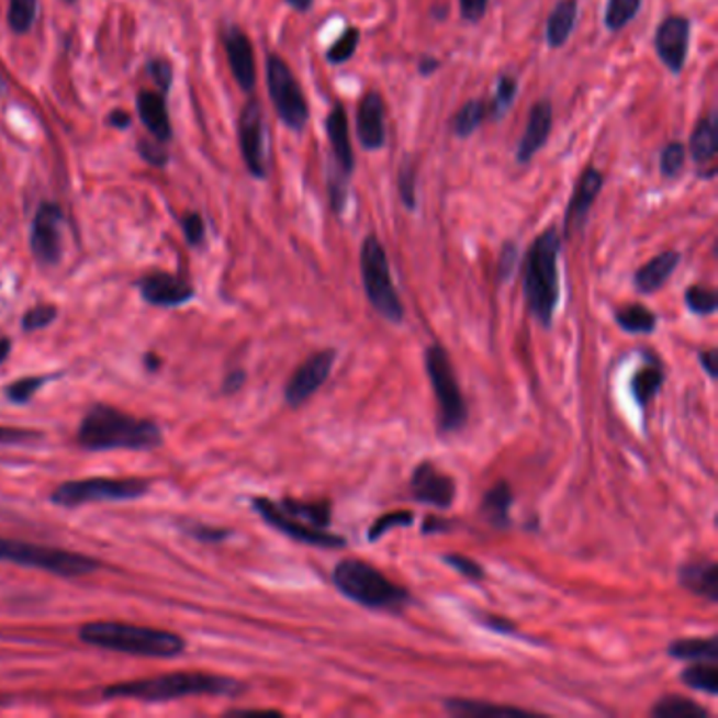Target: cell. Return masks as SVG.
<instances>
[{
	"label": "cell",
	"mask_w": 718,
	"mask_h": 718,
	"mask_svg": "<svg viewBox=\"0 0 718 718\" xmlns=\"http://www.w3.org/2000/svg\"><path fill=\"white\" fill-rule=\"evenodd\" d=\"M563 247V236L557 226H550L531 243L525 270H523V289L531 316L541 327H550L554 312L561 300V274H559V256Z\"/></svg>",
	"instance_id": "6da1fadb"
},
{
	"label": "cell",
	"mask_w": 718,
	"mask_h": 718,
	"mask_svg": "<svg viewBox=\"0 0 718 718\" xmlns=\"http://www.w3.org/2000/svg\"><path fill=\"white\" fill-rule=\"evenodd\" d=\"M78 445L89 451L131 449L146 451L162 442L160 428L150 419L133 417L125 411L96 405L78 426Z\"/></svg>",
	"instance_id": "7a4b0ae2"
},
{
	"label": "cell",
	"mask_w": 718,
	"mask_h": 718,
	"mask_svg": "<svg viewBox=\"0 0 718 718\" xmlns=\"http://www.w3.org/2000/svg\"><path fill=\"white\" fill-rule=\"evenodd\" d=\"M80 641L142 658H176L186 649V641L176 632L123 621L85 624L80 628Z\"/></svg>",
	"instance_id": "3957f363"
},
{
	"label": "cell",
	"mask_w": 718,
	"mask_h": 718,
	"mask_svg": "<svg viewBox=\"0 0 718 718\" xmlns=\"http://www.w3.org/2000/svg\"><path fill=\"white\" fill-rule=\"evenodd\" d=\"M240 692H243V683L228 676H217L206 672H173V674L119 683L108 687L103 695L133 697L142 702H169L188 695H236Z\"/></svg>",
	"instance_id": "277c9868"
},
{
	"label": "cell",
	"mask_w": 718,
	"mask_h": 718,
	"mask_svg": "<svg viewBox=\"0 0 718 718\" xmlns=\"http://www.w3.org/2000/svg\"><path fill=\"white\" fill-rule=\"evenodd\" d=\"M334 584L341 594L369 609H401L411 603L410 592L359 559L339 561L334 569Z\"/></svg>",
	"instance_id": "5b68a950"
},
{
	"label": "cell",
	"mask_w": 718,
	"mask_h": 718,
	"mask_svg": "<svg viewBox=\"0 0 718 718\" xmlns=\"http://www.w3.org/2000/svg\"><path fill=\"white\" fill-rule=\"evenodd\" d=\"M360 277L367 300L375 312L390 323H403L405 308L392 281L384 245L375 234H369L360 245Z\"/></svg>",
	"instance_id": "8992f818"
},
{
	"label": "cell",
	"mask_w": 718,
	"mask_h": 718,
	"mask_svg": "<svg viewBox=\"0 0 718 718\" xmlns=\"http://www.w3.org/2000/svg\"><path fill=\"white\" fill-rule=\"evenodd\" d=\"M0 563L24 564L61 577H80L100 569V561L78 552L7 538H0Z\"/></svg>",
	"instance_id": "52a82bcc"
},
{
	"label": "cell",
	"mask_w": 718,
	"mask_h": 718,
	"mask_svg": "<svg viewBox=\"0 0 718 718\" xmlns=\"http://www.w3.org/2000/svg\"><path fill=\"white\" fill-rule=\"evenodd\" d=\"M426 373L437 396L440 433H460L468 422V410L451 360L440 346H430L426 350Z\"/></svg>",
	"instance_id": "ba28073f"
},
{
	"label": "cell",
	"mask_w": 718,
	"mask_h": 718,
	"mask_svg": "<svg viewBox=\"0 0 718 718\" xmlns=\"http://www.w3.org/2000/svg\"><path fill=\"white\" fill-rule=\"evenodd\" d=\"M266 82L268 96L274 103L282 125L295 133H302L310 119L308 100L298 78L293 77L289 64L277 53H270L266 59Z\"/></svg>",
	"instance_id": "9c48e42d"
},
{
	"label": "cell",
	"mask_w": 718,
	"mask_h": 718,
	"mask_svg": "<svg viewBox=\"0 0 718 718\" xmlns=\"http://www.w3.org/2000/svg\"><path fill=\"white\" fill-rule=\"evenodd\" d=\"M327 128V139L332 146V167L327 171V188H329V203L334 209L335 215H341L348 201V183L352 178L355 169V155H352V144H350V133H348V116L344 108L337 103L332 108L325 121Z\"/></svg>",
	"instance_id": "30bf717a"
},
{
	"label": "cell",
	"mask_w": 718,
	"mask_h": 718,
	"mask_svg": "<svg viewBox=\"0 0 718 718\" xmlns=\"http://www.w3.org/2000/svg\"><path fill=\"white\" fill-rule=\"evenodd\" d=\"M148 493V483L137 479H87L70 481L55 489L52 493L53 504L75 508L93 502H125L137 500Z\"/></svg>",
	"instance_id": "8fae6325"
},
{
	"label": "cell",
	"mask_w": 718,
	"mask_h": 718,
	"mask_svg": "<svg viewBox=\"0 0 718 718\" xmlns=\"http://www.w3.org/2000/svg\"><path fill=\"white\" fill-rule=\"evenodd\" d=\"M238 146L247 171L256 180L268 178V128L261 103H245L238 116Z\"/></svg>",
	"instance_id": "7c38bea8"
},
{
	"label": "cell",
	"mask_w": 718,
	"mask_h": 718,
	"mask_svg": "<svg viewBox=\"0 0 718 718\" xmlns=\"http://www.w3.org/2000/svg\"><path fill=\"white\" fill-rule=\"evenodd\" d=\"M64 209L45 201L41 203L30 228V249L41 266H55L64 254Z\"/></svg>",
	"instance_id": "4fadbf2b"
},
{
	"label": "cell",
	"mask_w": 718,
	"mask_h": 718,
	"mask_svg": "<svg viewBox=\"0 0 718 718\" xmlns=\"http://www.w3.org/2000/svg\"><path fill=\"white\" fill-rule=\"evenodd\" d=\"M254 508L270 527L279 529L281 534L300 541V543H308L316 548H344L346 546V539L341 536L329 534L327 529L312 527V525H306V523L289 516L277 502H272L268 497H256Z\"/></svg>",
	"instance_id": "5bb4252c"
},
{
	"label": "cell",
	"mask_w": 718,
	"mask_h": 718,
	"mask_svg": "<svg viewBox=\"0 0 718 718\" xmlns=\"http://www.w3.org/2000/svg\"><path fill=\"white\" fill-rule=\"evenodd\" d=\"M692 41V22L683 15H667L655 32V53L660 61L672 75H678L685 68L687 53Z\"/></svg>",
	"instance_id": "9a60e30c"
},
{
	"label": "cell",
	"mask_w": 718,
	"mask_h": 718,
	"mask_svg": "<svg viewBox=\"0 0 718 718\" xmlns=\"http://www.w3.org/2000/svg\"><path fill=\"white\" fill-rule=\"evenodd\" d=\"M335 350L327 348L312 355L302 367L291 375L289 384L284 388V399L291 407H300L308 401L310 396L327 382L334 369Z\"/></svg>",
	"instance_id": "2e32d148"
},
{
	"label": "cell",
	"mask_w": 718,
	"mask_h": 718,
	"mask_svg": "<svg viewBox=\"0 0 718 718\" xmlns=\"http://www.w3.org/2000/svg\"><path fill=\"white\" fill-rule=\"evenodd\" d=\"M603 183H605V176L594 167H588L580 176V180L573 188V194L569 199L566 211H564V236L566 238H573L586 231L592 205H594L596 197L601 194Z\"/></svg>",
	"instance_id": "e0dca14e"
},
{
	"label": "cell",
	"mask_w": 718,
	"mask_h": 718,
	"mask_svg": "<svg viewBox=\"0 0 718 718\" xmlns=\"http://www.w3.org/2000/svg\"><path fill=\"white\" fill-rule=\"evenodd\" d=\"M411 493L417 502L435 508H449L456 500V481L433 462H422L411 474Z\"/></svg>",
	"instance_id": "ac0fdd59"
},
{
	"label": "cell",
	"mask_w": 718,
	"mask_h": 718,
	"mask_svg": "<svg viewBox=\"0 0 718 718\" xmlns=\"http://www.w3.org/2000/svg\"><path fill=\"white\" fill-rule=\"evenodd\" d=\"M222 43H224L232 77L236 80V85L245 93H251L256 87L257 72L256 53H254V45H251L249 36L240 27L231 24L222 30Z\"/></svg>",
	"instance_id": "d6986e66"
},
{
	"label": "cell",
	"mask_w": 718,
	"mask_h": 718,
	"mask_svg": "<svg viewBox=\"0 0 718 718\" xmlns=\"http://www.w3.org/2000/svg\"><path fill=\"white\" fill-rule=\"evenodd\" d=\"M357 135L360 146L378 153L385 146V103L378 91H367L357 108Z\"/></svg>",
	"instance_id": "ffe728a7"
},
{
	"label": "cell",
	"mask_w": 718,
	"mask_h": 718,
	"mask_svg": "<svg viewBox=\"0 0 718 718\" xmlns=\"http://www.w3.org/2000/svg\"><path fill=\"white\" fill-rule=\"evenodd\" d=\"M137 287L148 304L162 308H176L194 298V287L169 272H150L139 279Z\"/></svg>",
	"instance_id": "44dd1931"
},
{
	"label": "cell",
	"mask_w": 718,
	"mask_h": 718,
	"mask_svg": "<svg viewBox=\"0 0 718 718\" xmlns=\"http://www.w3.org/2000/svg\"><path fill=\"white\" fill-rule=\"evenodd\" d=\"M552 119H554V108L548 100H541L529 110L527 127L516 146V160L520 165H527L534 160V156L548 144L550 131H552Z\"/></svg>",
	"instance_id": "7402d4cb"
},
{
	"label": "cell",
	"mask_w": 718,
	"mask_h": 718,
	"mask_svg": "<svg viewBox=\"0 0 718 718\" xmlns=\"http://www.w3.org/2000/svg\"><path fill=\"white\" fill-rule=\"evenodd\" d=\"M137 114L144 127L148 128L150 137L167 144L173 137V127L169 119V110L165 96L160 91H139L137 93Z\"/></svg>",
	"instance_id": "603a6c76"
},
{
	"label": "cell",
	"mask_w": 718,
	"mask_h": 718,
	"mask_svg": "<svg viewBox=\"0 0 718 718\" xmlns=\"http://www.w3.org/2000/svg\"><path fill=\"white\" fill-rule=\"evenodd\" d=\"M678 582L683 588L693 592L695 596L706 598L708 603L718 601V564L715 561H689L681 564Z\"/></svg>",
	"instance_id": "cb8c5ba5"
},
{
	"label": "cell",
	"mask_w": 718,
	"mask_h": 718,
	"mask_svg": "<svg viewBox=\"0 0 718 718\" xmlns=\"http://www.w3.org/2000/svg\"><path fill=\"white\" fill-rule=\"evenodd\" d=\"M681 263L678 251H664L653 259H649L635 274V284L641 293H655L660 291L667 279L674 274V270Z\"/></svg>",
	"instance_id": "d4e9b609"
},
{
	"label": "cell",
	"mask_w": 718,
	"mask_h": 718,
	"mask_svg": "<svg viewBox=\"0 0 718 718\" xmlns=\"http://www.w3.org/2000/svg\"><path fill=\"white\" fill-rule=\"evenodd\" d=\"M577 0H559L546 22V43L550 49H561L577 24Z\"/></svg>",
	"instance_id": "484cf974"
},
{
	"label": "cell",
	"mask_w": 718,
	"mask_h": 718,
	"mask_svg": "<svg viewBox=\"0 0 718 718\" xmlns=\"http://www.w3.org/2000/svg\"><path fill=\"white\" fill-rule=\"evenodd\" d=\"M718 150V121L717 112L710 110L704 114L697 125L693 128L692 139H689V153H692L695 162H710Z\"/></svg>",
	"instance_id": "4316f807"
},
{
	"label": "cell",
	"mask_w": 718,
	"mask_h": 718,
	"mask_svg": "<svg viewBox=\"0 0 718 718\" xmlns=\"http://www.w3.org/2000/svg\"><path fill=\"white\" fill-rule=\"evenodd\" d=\"M514 504L513 489L508 483H497L489 489L481 502V514L485 516V520L491 523L497 529H506L511 527V508Z\"/></svg>",
	"instance_id": "83f0119b"
},
{
	"label": "cell",
	"mask_w": 718,
	"mask_h": 718,
	"mask_svg": "<svg viewBox=\"0 0 718 718\" xmlns=\"http://www.w3.org/2000/svg\"><path fill=\"white\" fill-rule=\"evenodd\" d=\"M445 708L458 717H529L531 715L527 710L513 708V706H497V704L474 702V699H447Z\"/></svg>",
	"instance_id": "f1b7e54d"
},
{
	"label": "cell",
	"mask_w": 718,
	"mask_h": 718,
	"mask_svg": "<svg viewBox=\"0 0 718 718\" xmlns=\"http://www.w3.org/2000/svg\"><path fill=\"white\" fill-rule=\"evenodd\" d=\"M284 513L306 525L327 529L332 523V504L329 502H295V500H284L279 504Z\"/></svg>",
	"instance_id": "f546056e"
},
{
	"label": "cell",
	"mask_w": 718,
	"mask_h": 718,
	"mask_svg": "<svg viewBox=\"0 0 718 718\" xmlns=\"http://www.w3.org/2000/svg\"><path fill=\"white\" fill-rule=\"evenodd\" d=\"M653 718H710V713L699 706L697 702H693L689 697L683 695H667L662 697L653 710H651Z\"/></svg>",
	"instance_id": "4dcf8cb0"
},
{
	"label": "cell",
	"mask_w": 718,
	"mask_h": 718,
	"mask_svg": "<svg viewBox=\"0 0 718 718\" xmlns=\"http://www.w3.org/2000/svg\"><path fill=\"white\" fill-rule=\"evenodd\" d=\"M667 653L676 660H695V662H717L718 641L717 637L710 639H681L667 647Z\"/></svg>",
	"instance_id": "1f68e13d"
},
{
	"label": "cell",
	"mask_w": 718,
	"mask_h": 718,
	"mask_svg": "<svg viewBox=\"0 0 718 718\" xmlns=\"http://www.w3.org/2000/svg\"><path fill=\"white\" fill-rule=\"evenodd\" d=\"M617 325L628 334H653L658 327V316L653 310L642 304H630L616 312Z\"/></svg>",
	"instance_id": "d6a6232c"
},
{
	"label": "cell",
	"mask_w": 718,
	"mask_h": 718,
	"mask_svg": "<svg viewBox=\"0 0 718 718\" xmlns=\"http://www.w3.org/2000/svg\"><path fill=\"white\" fill-rule=\"evenodd\" d=\"M662 385H664V369L658 364H647L632 378V394L637 403L644 407L658 396Z\"/></svg>",
	"instance_id": "836d02e7"
},
{
	"label": "cell",
	"mask_w": 718,
	"mask_h": 718,
	"mask_svg": "<svg viewBox=\"0 0 718 718\" xmlns=\"http://www.w3.org/2000/svg\"><path fill=\"white\" fill-rule=\"evenodd\" d=\"M681 681L692 687L695 692L708 693V695H717L718 693V666L717 662H708L704 660L702 664H693L681 674Z\"/></svg>",
	"instance_id": "e575fe53"
},
{
	"label": "cell",
	"mask_w": 718,
	"mask_h": 718,
	"mask_svg": "<svg viewBox=\"0 0 718 718\" xmlns=\"http://www.w3.org/2000/svg\"><path fill=\"white\" fill-rule=\"evenodd\" d=\"M38 18V0H9L7 11V24L13 34L24 36L27 34Z\"/></svg>",
	"instance_id": "d590c367"
},
{
	"label": "cell",
	"mask_w": 718,
	"mask_h": 718,
	"mask_svg": "<svg viewBox=\"0 0 718 718\" xmlns=\"http://www.w3.org/2000/svg\"><path fill=\"white\" fill-rule=\"evenodd\" d=\"M487 114V105L481 100H470L463 103L462 108L456 112L451 128L458 137H470L476 128L483 125V119Z\"/></svg>",
	"instance_id": "8d00e7d4"
},
{
	"label": "cell",
	"mask_w": 718,
	"mask_h": 718,
	"mask_svg": "<svg viewBox=\"0 0 718 718\" xmlns=\"http://www.w3.org/2000/svg\"><path fill=\"white\" fill-rule=\"evenodd\" d=\"M642 0H607L605 26L609 32H619L628 26L641 11Z\"/></svg>",
	"instance_id": "74e56055"
},
{
	"label": "cell",
	"mask_w": 718,
	"mask_h": 718,
	"mask_svg": "<svg viewBox=\"0 0 718 718\" xmlns=\"http://www.w3.org/2000/svg\"><path fill=\"white\" fill-rule=\"evenodd\" d=\"M518 93V82L513 75H502L497 78V89H495V96L493 100L489 103V114L500 121L513 105L514 98Z\"/></svg>",
	"instance_id": "f35d334b"
},
{
	"label": "cell",
	"mask_w": 718,
	"mask_h": 718,
	"mask_svg": "<svg viewBox=\"0 0 718 718\" xmlns=\"http://www.w3.org/2000/svg\"><path fill=\"white\" fill-rule=\"evenodd\" d=\"M396 186H399V197H401L403 205L407 206L410 211H415L417 209V171H415V165L410 156L399 167Z\"/></svg>",
	"instance_id": "ab89813d"
},
{
	"label": "cell",
	"mask_w": 718,
	"mask_h": 718,
	"mask_svg": "<svg viewBox=\"0 0 718 718\" xmlns=\"http://www.w3.org/2000/svg\"><path fill=\"white\" fill-rule=\"evenodd\" d=\"M685 304L687 308L699 314V316H708L718 308V295L715 289L710 287H702V284H692L685 291Z\"/></svg>",
	"instance_id": "60d3db41"
},
{
	"label": "cell",
	"mask_w": 718,
	"mask_h": 718,
	"mask_svg": "<svg viewBox=\"0 0 718 718\" xmlns=\"http://www.w3.org/2000/svg\"><path fill=\"white\" fill-rule=\"evenodd\" d=\"M359 41V27H348V30H346L337 41H335L334 45L327 49V59H329V64L339 66V64L348 61V59L355 55V52H357Z\"/></svg>",
	"instance_id": "b9f144b4"
},
{
	"label": "cell",
	"mask_w": 718,
	"mask_h": 718,
	"mask_svg": "<svg viewBox=\"0 0 718 718\" xmlns=\"http://www.w3.org/2000/svg\"><path fill=\"white\" fill-rule=\"evenodd\" d=\"M685 158H687V150L685 144L681 142H670L664 146L662 155H660V171L664 178H676L683 167H685Z\"/></svg>",
	"instance_id": "7bdbcfd3"
},
{
	"label": "cell",
	"mask_w": 718,
	"mask_h": 718,
	"mask_svg": "<svg viewBox=\"0 0 718 718\" xmlns=\"http://www.w3.org/2000/svg\"><path fill=\"white\" fill-rule=\"evenodd\" d=\"M413 520H415V516L410 511L384 514L369 527V539L375 541V539L382 538L392 527H410V525H413Z\"/></svg>",
	"instance_id": "ee69618b"
},
{
	"label": "cell",
	"mask_w": 718,
	"mask_h": 718,
	"mask_svg": "<svg viewBox=\"0 0 718 718\" xmlns=\"http://www.w3.org/2000/svg\"><path fill=\"white\" fill-rule=\"evenodd\" d=\"M137 155L142 156L148 165L158 167V169L169 165V153H167L165 144L158 142L155 137H142L137 142Z\"/></svg>",
	"instance_id": "f6af8a7d"
},
{
	"label": "cell",
	"mask_w": 718,
	"mask_h": 718,
	"mask_svg": "<svg viewBox=\"0 0 718 718\" xmlns=\"http://www.w3.org/2000/svg\"><path fill=\"white\" fill-rule=\"evenodd\" d=\"M442 561L449 564L451 569H456L460 575H463V577L470 580V582H483V580H485V569L476 563V561L463 557V554L451 552V554H445Z\"/></svg>",
	"instance_id": "bcb514c9"
},
{
	"label": "cell",
	"mask_w": 718,
	"mask_h": 718,
	"mask_svg": "<svg viewBox=\"0 0 718 718\" xmlns=\"http://www.w3.org/2000/svg\"><path fill=\"white\" fill-rule=\"evenodd\" d=\"M55 316H57V308L55 306H52V304H38L34 308L27 310L26 314H24L22 325H24L26 332H38V329L49 327L53 321H55Z\"/></svg>",
	"instance_id": "7dc6e473"
},
{
	"label": "cell",
	"mask_w": 718,
	"mask_h": 718,
	"mask_svg": "<svg viewBox=\"0 0 718 718\" xmlns=\"http://www.w3.org/2000/svg\"><path fill=\"white\" fill-rule=\"evenodd\" d=\"M181 231H183V236L188 240V245L192 247H199L203 245L205 240V220L201 213L197 211H188L183 217H181Z\"/></svg>",
	"instance_id": "c3c4849f"
},
{
	"label": "cell",
	"mask_w": 718,
	"mask_h": 718,
	"mask_svg": "<svg viewBox=\"0 0 718 718\" xmlns=\"http://www.w3.org/2000/svg\"><path fill=\"white\" fill-rule=\"evenodd\" d=\"M148 72L155 78V85L162 96L169 93L173 85V66L165 57H155L148 61Z\"/></svg>",
	"instance_id": "681fc988"
},
{
	"label": "cell",
	"mask_w": 718,
	"mask_h": 718,
	"mask_svg": "<svg viewBox=\"0 0 718 718\" xmlns=\"http://www.w3.org/2000/svg\"><path fill=\"white\" fill-rule=\"evenodd\" d=\"M43 384H45V378H26V380H18V382H13V384L4 390V394H7V399L13 401V403H27V401L34 396V392H36V390H38Z\"/></svg>",
	"instance_id": "f907efd6"
},
{
	"label": "cell",
	"mask_w": 718,
	"mask_h": 718,
	"mask_svg": "<svg viewBox=\"0 0 718 718\" xmlns=\"http://www.w3.org/2000/svg\"><path fill=\"white\" fill-rule=\"evenodd\" d=\"M516 261H518V247L514 243H506L500 254V279L502 281H508L513 277Z\"/></svg>",
	"instance_id": "816d5d0a"
},
{
	"label": "cell",
	"mask_w": 718,
	"mask_h": 718,
	"mask_svg": "<svg viewBox=\"0 0 718 718\" xmlns=\"http://www.w3.org/2000/svg\"><path fill=\"white\" fill-rule=\"evenodd\" d=\"M36 438H41V435L34 430L0 426V445H22V442H34Z\"/></svg>",
	"instance_id": "f5cc1de1"
},
{
	"label": "cell",
	"mask_w": 718,
	"mask_h": 718,
	"mask_svg": "<svg viewBox=\"0 0 718 718\" xmlns=\"http://www.w3.org/2000/svg\"><path fill=\"white\" fill-rule=\"evenodd\" d=\"M489 0H460L462 18L470 24H476L485 18L487 13Z\"/></svg>",
	"instance_id": "db71d44e"
},
{
	"label": "cell",
	"mask_w": 718,
	"mask_h": 718,
	"mask_svg": "<svg viewBox=\"0 0 718 718\" xmlns=\"http://www.w3.org/2000/svg\"><path fill=\"white\" fill-rule=\"evenodd\" d=\"M481 624L489 630H493V632H500V635L516 632V626H514L513 621H508L506 617L485 616L481 619Z\"/></svg>",
	"instance_id": "11a10c76"
},
{
	"label": "cell",
	"mask_w": 718,
	"mask_h": 718,
	"mask_svg": "<svg viewBox=\"0 0 718 718\" xmlns=\"http://www.w3.org/2000/svg\"><path fill=\"white\" fill-rule=\"evenodd\" d=\"M188 534H192V536H197V538L203 539V541H220V539H224L228 536V531H222V529H209V527H203V525H199V527H188Z\"/></svg>",
	"instance_id": "9f6ffc18"
},
{
	"label": "cell",
	"mask_w": 718,
	"mask_h": 718,
	"mask_svg": "<svg viewBox=\"0 0 718 718\" xmlns=\"http://www.w3.org/2000/svg\"><path fill=\"white\" fill-rule=\"evenodd\" d=\"M717 357L718 355L715 348H710V350H704V352L699 355V362H702V367L708 371V375H710L713 380H717L718 378Z\"/></svg>",
	"instance_id": "6f0895ef"
},
{
	"label": "cell",
	"mask_w": 718,
	"mask_h": 718,
	"mask_svg": "<svg viewBox=\"0 0 718 718\" xmlns=\"http://www.w3.org/2000/svg\"><path fill=\"white\" fill-rule=\"evenodd\" d=\"M438 68H440V61L433 55H422L419 61H417V70H419L422 77H428V75L437 72Z\"/></svg>",
	"instance_id": "680465c9"
},
{
	"label": "cell",
	"mask_w": 718,
	"mask_h": 718,
	"mask_svg": "<svg viewBox=\"0 0 718 718\" xmlns=\"http://www.w3.org/2000/svg\"><path fill=\"white\" fill-rule=\"evenodd\" d=\"M108 125L114 128H128L131 127V116L125 110H114L108 114Z\"/></svg>",
	"instance_id": "91938a15"
},
{
	"label": "cell",
	"mask_w": 718,
	"mask_h": 718,
	"mask_svg": "<svg viewBox=\"0 0 718 718\" xmlns=\"http://www.w3.org/2000/svg\"><path fill=\"white\" fill-rule=\"evenodd\" d=\"M449 527H451L449 520H442V518L430 516V518H426V523H424V534H442V531H447Z\"/></svg>",
	"instance_id": "94428289"
},
{
	"label": "cell",
	"mask_w": 718,
	"mask_h": 718,
	"mask_svg": "<svg viewBox=\"0 0 718 718\" xmlns=\"http://www.w3.org/2000/svg\"><path fill=\"white\" fill-rule=\"evenodd\" d=\"M243 382H245V371L243 369H236V371H232L231 375L226 378V384H224V392L226 394H232V392H236L240 385H243Z\"/></svg>",
	"instance_id": "6125c7cd"
},
{
	"label": "cell",
	"mask_w": 718,
	"mask_h": 718,
	"mask_svg": "<svg viewBox=\"0 0 718 718\" xmlns=\"http://www.w3.org/2000/svg\"><path fill=\"white\" fill-rule=\"evenodd\" d=\"M291 9H295V11H300V13H306V11H310L312 9V4H314V0H284Z\"/></svg>",
	"instance_id": "be15d7a7"
},
{
	"label": "cell",
	"mask_w": 718,
	"mask_h": 718,
	"mask_svg": "<svg viewBox=\"0 0 718 718\" xmlns=\"http://www.w3.org/2000/svg\"><path fill=\"white\" fill-rule=\"evenodd\" d=\"M9 352H11L9 337H0V362L9 357Z\"/></svg>",
	"instance_id": "e7e4bbea"
},
{
	"label": "cell",
	"mask_w": 718,
	"mask_h": 718,
	"mask_svg": "<svg viewBox=\"0 0 718 718\" xmlns=\"http://www.w3.org/2000/svg\"><path fill=\"white\" fill-rule=\"evenodd\" d=\"M4 89H7V82H4V78L0 75V96L4 93Z\"/></svg>",
	"instance_id": "03108f58"
},
{
	"label": "cell",
	"mask_w": 718,
	"mask_h": 718,
	"mask_svg": "<svg viewBox=\"0 0 718 718\" xmlns=\"http://www.w3.org/2000/svg\"><path fill=\"white\" fill-rule=\"evenodd\" d=\"M64 2H68V4H72V2H77V0H64Z\"/></svg>",
	"instance_id": "003e7915"
}]
</instances>
